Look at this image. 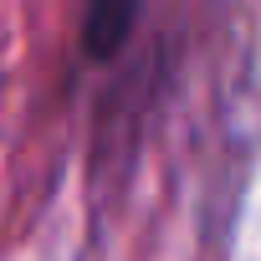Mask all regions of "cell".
<instances>
[{
    "instance_id": "1",
    "label": "cell",
    "mask_w": 261,
    "mask_h": 261,
    "mask_svg": "<svg viewBox=\"0 0 261 261\" xmlns=\"http://www.w3.org/2000/svg\"><path fill=\"white\" fill-rule=\"evenodd\" d=\"M134 16H139V0H87V21H82L87 57H113L134 31Z\"/></svg>"
}]
</instances>
